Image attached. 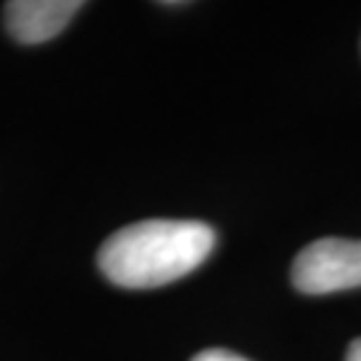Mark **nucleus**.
Returning <instances> with one entry per match:
<instances>
[{
  "label": "nucleus",
  "instance_id": "nucleus-3",
  "mask_svg": "<svg viewBox=\"0 0 361 361\" xmlns=\"http://www.w3.org/2000/svg\"><path fill=\"white\" fill-rule=\"evenodd\" d=\"M3 19L13 40L35 46L59 35L67 22L80 11L78 0H13L6 3Z\"/></svg>",
  "mask_w": 361,
  "mask_h": 361
},
{
  "label": "nucleus",
  "instance_id": "nucleus-4",
  "mask_svg": "<svg viewBox=\"0 0 361 361\" xmlns=\"http://www.w3.org/2000/svg\"><path fill=\"white\" fill-rule=\"evenodd\" d=\"M193 361H246V359L244 356H238V353H231V350L209 348V350H201Z\"/></svg>",
  "mask_w": 361,
  "mask_h": 361
},
{
  "label": "nucleus",
  "instance_id": "nucleus-1",
  "mask_svg": "<svg viewBox=\"0 0 361 361\" xmlns=\"http://www.w3.org/2000/svg\"><path fill=\"white\" fill-rule=\"evenodd\" d=\"M217 235L193 219H145L113 233L99 249V271L123 289H155L193 273Z\"/></svg>",
  "mask_w": 361,
  "mask_h": 361
},
{
  "label": "nucleus",
  "instance_id": "nucleus-2",
  "mask_svg": "<svg viewBox=\"0 0 361 361\" xmlns=\"http://www.w3.org/2000/svg\"><path fill=\"white\" fill-rule=\"evenodd\" d=\"M292 284L302 295H332L361 286V241L319 238L295 257Z\"/></svg>",
  "mask_w": 361,
  "mask_h": 361
},
{
  "label": "nucleus",
  "instance_id": "nucleus-5",
  "mask_svg": "<svg viewBox=\"0 0 361 361\" xmlns=\"http://www.w3.org/2000/svg\"><path fill=\"white\" fill-rule=\"evenodd\" d=\"M345 361H361V337L350 343L348 353H345Z\"/></svg>",
  "mask_w": 361,
  "mask_h": 361
}]
</instances>
